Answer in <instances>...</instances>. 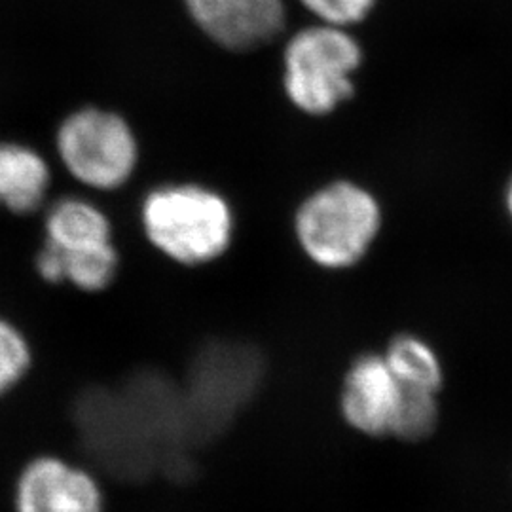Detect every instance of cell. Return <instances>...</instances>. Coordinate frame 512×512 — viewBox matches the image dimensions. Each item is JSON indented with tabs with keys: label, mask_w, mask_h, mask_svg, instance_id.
Listing matches in <instances>:
<instances>
[{
	"label": "cell",
	"mask_w": 512,
	"mask_h": 512,
	"mask_svg": "<svg viewBox=\"0 0 512 512\" xmlns=\"http://www.w3.org/2000/svg\"><path fill=\"white\" fill-rule=\"evenodd\" d=\"M76 425L90 456L124 480L156 473L183 476L196 448L183 385L143 372L120 389H92L76 406Z\"/></svg>",
	"instance_id": "1"
},
{
	"label": "cell",
	"mask_w": 512,
	"mask_h": 512,
	"mask_svg": "<svg viewBox=\"0 0 512 512\" xmlns=\"http://www.w3.org/2000/svg\"><path fill=\"white\" fill-rule=\"evenodd\" d=\"M55 148L74 181L101 192L128 183L141 158L139 139L128 120L95 105L63 118L55 131Z\"/></svg>",
	"instance_id": "7"
},
{
	"label": "cell",
	"mask_w": 512,
	"mask_h": 512,
	"mask_svg": "<svg viewBox=\"0 0 512 512\" xmlns=\"http://www.w3.org/2000/svg\"><path fill=\"white\" fill-rule=\"evenodd\" d=\"M384 230V207L365 184L336 179L317 186L298 203L294 241L313 266L348 272L359 266Z\"/></svg>",
	"instance_id": "2"
},
{
	"label": "cell",
	"mask_w": 512,
	"mask_h": 512,
	"mask_svg": "<svg viewBox=\"0 0 512 512\" xmlns=\"http://www.w3.org/2000/svg\"><path fill=\"white\" fill-rule=\"evenodd\" d=\"M46 239L35 256L37 274L46 283L74 289L99 285L116 268L120 255L112 224L103 209L82 198H61L44 220Z\"/></svg>",
	"instance_id": "6"
},
{
	"label": "cell",
	"mask_w": 512,
	"mask_h": 512,
	"mask_svg": "<svg viewBox=\"0 0 512 512\" xmlns=\"http://www.w3.org/2000/svg\"><path fill=\"white\" fill-rule=\"evenodd\" d=\"M141 226L148 243L181 266L198 268L226 255L236 238L232 202L202 183H165L141 203Z\"/></svg>",
	"instance_id": "3"
},
{
	"label": "cell",
	"mask_w": 512,
	"mask_h": 512,
	"mask_svg": "<svg viewBox=\"0 0 512 512\" xmlns=\"http://www.w3.org/2000/svg\"><path fill=\"white\" fill-rule=\"evenodd\" d=\"M505 211H507L509 220L512 222V175L509 183H507V188H505Z\"/></svg>",
	"instance_id": "16"
},
{
	"label": "cell",
	"mask_w": 512,
	"mask_h": 512,
	"mask_svg": "<svg viewBox=\"0 0 512 512\" xmlns=\"http://www.w3.org/2000/svg\"><path fill=\"white\" fill-rule=\"evenodd\" d=\"M194 23L220 48L258 50L285 27L283 0H184Z\"/></svg>",
	"instance_id": "9"
},
{
	"label": "cell",
	"mask_w": 512,
	"mask_h": 512,
	"mask_svg": "<svg viewBox=\"0 0 512 512\" xmlns=\"http://www.w3.org/2000/svg\"><path fill=\"white\" fill-rule=\"evenodd\" d=\"M52 169L44 156L16 141L0 143V207L14 215H29L46 200Z\"/></svg>",
	"instance_id": "11"
},
{
	"label": "cell",
	"mask_w": 512,
	"mask_h": 512,
	"mask_svg": "<svg viewBox=\"0 0 512 512\" xmlns=\"http://www.w3.org/2000/svg\"><path fill=\"white\" fill-rule=\"evenodd\" d=\"M382 353L404 387L440 395L444 387V365L439 351L425 338L414 332L395 334Z\"/></svg>",
	"instance_id": "12"
},
{
	"label": "cell",
	"mask_w": 512,
	"mask_h": 512,
	"mask_svg": "<svg viewBox=\"0 0 512 512\" xmlns=\"http://www.w3.org/2000/svg\"><path fill=\"white\" fill-rule=\"evenodd\" d=\"M33 363L27 336L8 319L0 317V395L23 380Z\"/></svg>",
	"instance_id": "14"
},
{
	"label": "cell",
	"mask_w": 512,
	"mask_h": 512,
	"mask_svg": "<svg viewBox=\"0 0 512 512\" xmlns=\"http://www.w3.org/2000/svg\"><path fill=\"white\" fill-rule=\"evenodd\" d=\"M403 397L404 385L387 365L384 353L365 351L344 372L338 412L357 435L391 439Z\"/></svg>",
	"instance_id": "8"
},
{
	"label": "cell",
	"mask_w": 512,
	"mask_h": 512,
	"mask_svg": "<svg viewBox=\"0 0 512 512\" xmlns=\"http://www.w3.org/2000/svg\"><path fill=\"white\" fill-rule=\"evenodd\" d=\"M18 512H101L103 494L97 480L63 459L38 458L19 476Z\"/></svg>",
	"instance_id": "10"
},
{
	"label": "cell",
	"mask_w": 512,
	"mask_h": 512,
	"mask_svg": "<svg viewBox=\"0 0 512 512\" xmlns=\"http://www.w3.org/2000/svg\"><path fill=\"white\" fill-rule=\"evenodd\" d=\"M264 372L260 349L243 340H213L198 351L181 384L196 448L219 437L255 401Z\"/></svg>",
	"instance_id": "5"
},
{
	"label": "cell",
	"mask_w": 512,
	"mask_h": 512,
	"mask_svg": "<svg viewBox=\"0 0 512 512\" xmlns=\"http://www.w3.org/2000/svg\"><path fill=\"white\" fill-rule=\"evenodd\" d=\"M315 18L327 25L348 29L370 14L376 0H300Z\"/></svg>",
	"instance_id": "15"
},
{
	"label": "cell",
	"mask_w": 512,
	"mask_h": 512,
	"mask_svg": "<svg viewBox=\"0 0 512 512\" xmlns=\"http://www.w3.org/2000/svg\"><path fill=\"white\" fill-rule=\"evenodd\" d=\"M361 65L363 48L348 29L311 25L283 50V93L300 114L327 118L355 97Z\"/></svg>",
	"instance_id": "4"
},
{
	"label": "cell",
	"mask_w": 512,
	"mask_h": 512,
	"mask_svg": "<svg viewBox=\"0 0 512 512\" xmlns=\"http://www.w3.org/2000/svg\"><path fill=\"white\" fill-rule=\"evenodd\" d=\"M440 395L404 387L403 403L391 439L418 444L431 439L440 423Z\"/></svg>",
	"instance_id": "13"
}]
</instances>
